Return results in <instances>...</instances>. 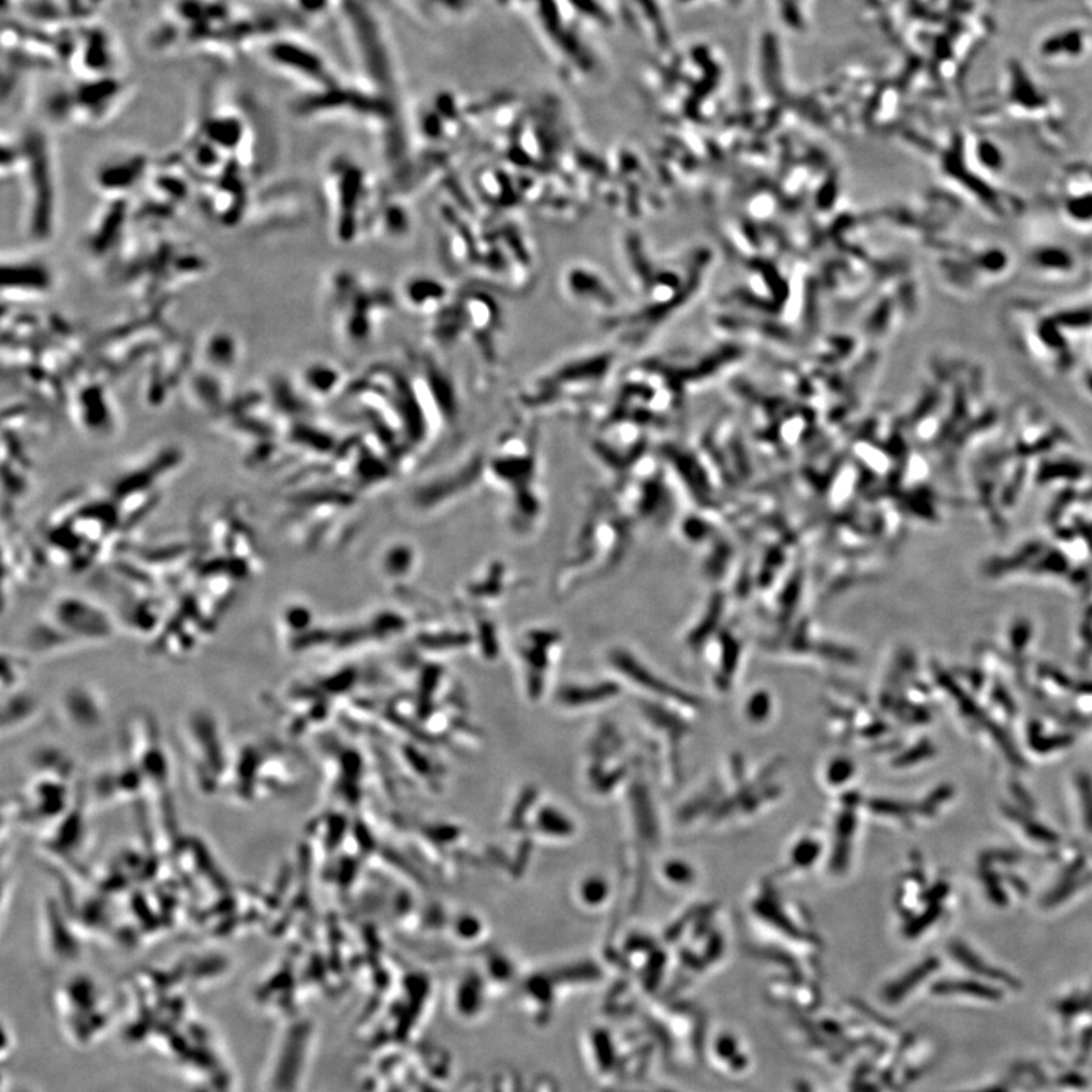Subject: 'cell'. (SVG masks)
Wrapping results in <instances>:
<instances>
[{"label":"cell","mask_w":1092,"mask_h":1092,"mask_svg":"<svg viewBox=\"0 0 1092 1092\" xmlns=\"http://www.w3.org/2000/svg\"><path fill=\"white\" fill-rule=\"evenodd\" d=\"M398 304L394 292L350 270L333 275L326 287V307L331 310L337 336L351 350L372 343Z\"/></svg>","instance_id":"obj_1"},{"label":"cell","mask_w":1092,"mask_h":1092,"mask_svg":"<svg viewBox=\"0 0 1092 1092\" xmlns=\"http://www.w3.org/2000/svg\"><path fill=\"white\" fill-rule=\"evenodd\" d=\"M324 185L333 237L339 245H354L370 233L379 207L368 172L350 157H333L325 166Z\"/></svg>","instance_id":"obj_2"},{"label":"cell","mask_w":1092,"mask_h":1092,"mask_svg":"<svg viewBox=\"0 0 1092 1092\" xmlns=\"http://www.w3.org/2000/svg\"><path fill=\"white\" fill-rule=\"evenodd\" d=\"M18 146V161L14 172L24 178L28 194V233L45 240L54 231L55 190L50 156L46 143L32 135Z\"/></svg>","instance_id":"obj_3"},{"label":"cell","mask_w":1092,"mask_h":1092,"mask_svg":"<svg viewBox=\"0 0 1092 1092\" xmlns=\"http://www.w3.org/2000/svg\"><path fill=\"white\" fill-rule=\"evenodd\" d=\"M398 300L414 314L434 318L449 306L453 298L443 282L427 275H414L401 285Z\"/></svg>","instance_id":"obj_4"},{"label":"cell","mask_w":1092,"mask_h":1092,"mask_svg":"<svg viewBox=\"0 0 1092 1092\" xmlns=\"http://www.w3.org/2000/svg\"><path fill=\"white\" fill-rule=\"evenodd\" d=\"M3 295L11 298H31L46 295L54 284L49 267L40 262H11L3 265Z\"/></svg>","instance_id":"obj_5"},{"label":"cell","mask_w":1092,"mask_h":1092,"mask_svg":"<svg viewBox=\"0 0 1092 1092\" xmlns=\"http://www.w3.org/2000/svg\"><path fill=\"white\" fill-rule=\"evenodd\" d=\"M148 171V160L145 157L133 156L128 159L112 161L102 164L94 174V182L99 190L112 196L123 197L130 193Z\"/></svg>","instance_id":"obj_6"},{"label":"cell","mask_w":1092,"mask_h":1092,"mask_svg":"<svg viewBox=\"0 0 1092 1092\" xmlns=\"http://www.w3.org/2000/svg\"><path fill=\"white\" fill-rule=\"evenodd\" d=\"M518 185L500 168H485L475 177V192L495 211L508 210L518 204L519 197L523 196Z\"/></svg>","instance_id":"obj_7"},{"label":"cell","mask_w":1092,"mask_h":1092,"mask_svg":"<svg viewBox=\"0 0 1092 1092\" xmlns=\"http://www.w3.org/2000/svg\"><path fill=\"white\" fill-rule=\"evenodd\" d=\"M127 212L128 203L123 197H119V200L113 201L112 205H108L90 237V247L93 249L94 254L104 256L108 249L116 247V241L122 236Z\"/></svg>","instance_id":"obj_8"},{"label":"cell","mask_w":1092,"mask_h":1092,"mask_svg":"<svg viewBox=\"0 0 1092 1092\" xmlns=\"http://www.w3.org/2000/svg\"><path fill=\"white\" fill-rule=\"evenodd\" d=\"M203 354L207 365L215 369L228 370L234 368L238 358L236 337L226 331H216L205 339Z\"/></svg>","instance_id":"obj_9"},{"label":"cell","mask_w":1092,"mask_h":1092,"mask_svg":"<svg viewBox=\"0 0 1092 1092\" xmlns=\"http://www.w3.org/2000/svg\"><path fill=\"white\" fill-rule=\"evenodd\" d=\"M340 380H342V372L331 363H310L302 370L304 387L309 388L313 394L328 395L339 386Z\"/></svg>","instance_id":"obj_10"},{"label":"cell","mask_w":1092,"mask_h":1092,"mask_svg":"<svg viewBox=\"0 0 1092 1092\" xmlns=\"http://www.w3.org/2000/svg\"><path fill=\"white\" fill-rule=\"evenodd\" d=\"M950 950L956 959L960 960L963 965L969 969L976 971L978 974H987L989 977L1004 978V980L1010 982L1009 977L1003 976V974H997L994 970L989 969L985 965L982 960H978L977 956L973 951H970L962 943H953Z\"/></svg>","instance_id":"obj_11"},{"label":"cell","mask_w":1092,"mask_h":1092,"mask_svg":"<svg viewBox=\"0 0 1092 1092\" xmlns=\"http://www.w3.org/2000/svg\"><path fill=\"white\" fill-rule=\"evenodd\" d=\"M1006 812H1009V815L1013 816V818L1017 821V823L1021 824L1022 828H1024L1025 830V833H1028L1029 837H1031V839L1044 842V844H1057V842L1059 841L1058 835L1053 833V831H1051L1050 828L1041 826V824L1035 823V821L1031 818H1028V816L1018 815V813L1010 811V809H1006Z\"/></svg>","instance_id":"obj_12"},{"label":"cell","mask_w":1092,"mask_h":1092,"mask_svg":"<svg viewBox=\"0 0 1092 1092\" xmlns=\"http://www.w3.org/2000/svg\"><path fill=\"white\" fill-rule=\"evenodd\" d=\"M1077 787L1082 797L1083 818L1088 830L1092 831V780L1088 774L1077 777Z\"/></svg>","instance_id":"obj_13"},{"label":"cell","mask_w":1092,"mask_h":1092,"mask_svg":"<svg viewBox=\"0 0 1092 1092\" xmlns=\"http://www.w3.org/2000/svg\"><path fill=\"white\" fill-rule=\"evenodd\" d=\"M941 912H943V909H941L940 904H933L925 915L918 916L912 925H909L906 930L909 936H916V934L926 930L927 927L933 925L940 918Z\"/></svg>","instance_id":"obj_14"},{"label":"cell","mask_w":1092,"mask_h":1092,"mask_svg":"<svg viewBox=\"0 0 1092 1092\" xmlns=\"http://www.w3.org/2000/svg\"><path fill=\"white\" fill-rule=\"evenodd\" d=\"M938 991H969L973 994L980 997H997L999 992L994 989L982 987V985L970 984V982H950V984H943Z\"/></svg>","instance_id":"obj_15"},{"label":"cell","mask_w":1092,"mask_h":1092,"mask_svg":"<svg viewBox=\"0 0 1092 1092\" xmlns=\"http://www.w3.org/2000/svg\"><path fill=\"white\" fill-rule=\"evenodd\" d=\"M1033 749L1041 751V753H1047V751H1053L1058 749H1064V747L1072 746L1073 739L1069 736H1057V738L1048 739H1033Z\"/></svg>","instance_id":"obj_16"},{"label":"cell","mask_w":1092,"mask_h":1092,"mask_svg":"<svg viewBox=\"0 0 1092 1092\" xmlns=\"http://www.w3.org/2000/svg\"><path fill=\"white\" fill-rule=\"evenodd\" d=\"M950 795L951 787H941V790H938L936 793H933L932 795H930L929 798H927L925 802V808H923V812L933 813L934 811H936L938 806L943 805L945 800H948V797H950Z\"/></svg>","instance_id":"obj_17"},{"label":"cell","mask_w":1092,"mask_h":1092,"mask_svg":"<svg viewBox=\"0 0 1092 1092\" xmlns=\"http://www.w3.org/2000/svg\"><path fill=\"white\" fill-rule=\"evenodd\" d=\"M984 879L985 883H987L988 894L989 897H991V900L995 901L997 904H1006V896H1004L1003 889L1000 888V883L997 881L994 875H992L991 872H985Z\"/></svg>","instance_id":"obj_18"},{"label":"cell","mask_w":1092,"mask_h":1092,"mask_svg":"<svg viewBox=\"0 0 1092 1092\" xmlns=\"http://www.w3.org/2000/svg\"><path fill=\"white\" fill-rule=\"evenodd\" d=\"M932 754H933L932 746H929V743H921V746H918L916 747V749L912 750V754H907V756L901 757L899 762L900 764L907 765L912 764V762L923 761V758L932 756Z\"/></svg>","instance_id":"obj_19"},{"label":"cell","mask_w":1092,"mask_h":1092,"mask_svg":"<svg viewBox=\"0 0 1092 1092\" xmlns=\"http://www.w3.org/2000/svg\"><path fill=\"white\" fill-rule=\"evenodd\" d=\"M1010 881H1013V883H1015V885H1018L1017 879L1010 877ZM1020 885H1024V883H1020ZM1015 889L1021 890V892H1025V890H1028V888H1022V886H1017V888H1015Z\"/></svg>","instance_id":"obj_20"}]
</instances>
